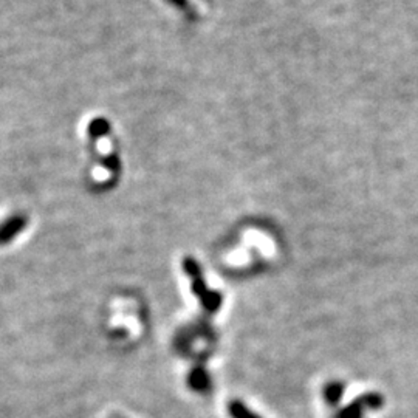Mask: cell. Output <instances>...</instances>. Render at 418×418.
I'll return each mask as SVG.
<instances>
[{"label":"cell","mask_w":418,"mask_h":418,"mask_svg":"<svg viewBox=\"0 0 418 418\" xmlns=\"http://www.w3.org/2000/svg\"><path fill=\"white\" fill-rule=\"evenodd\" d=\"M183 268H184V271H186L188 278L191 279L194 294L198 299H200L203 307L211 313L217 312L218 307L222 305V296L217 291L208 290L207 282H204V279H203L200 265H198L193 257H186L183 262Z\"/></svg>","instance_id":"1"},{"label":"cell","mask_w":418,"mask_h":418,"mask_svg":"<svg viewBox=\"0 0 418 418\" xmlns=\"http://www.w3.org/2000/svg\"><path fill=\"white\" fill-rule=\"evenodd\" d=\"M383 404V399L378 394H367L356 400L352 406L346 408L338 418H361L366 409H376Z\"/></svg>","instance_id":"2"},{"label":"cell","mask_w":418,"mask_h":418,"mask_svg":"<svg viewBox=\"0 0 418 418\" xmlns=\"http://www.w3.org/2000/svg\"><path fill=\"white\" fill-rule=\"evenodd\" d=\"M26 226L25 216H13L8 220L0 225V245L10 243L13 239L19 236Z\"/></svg>","instance_id":"3"},{"label":"cell","mask_w":418,"mask_h":418,"mask_svg":"<svg viewBox=\"0 0 418 418\" xmlns=\"http://www.w3.org/2000/svg\"><path fill=\"white\" fill-rule=\"evenodd\" d=\"M188 385L191 389L195 390V392L204 394L211 390V378L203 367H195L188 376Z\"/></svg>","instance_id":"4"},{"label":"cell","mask_w":418,"mask_h":418,"mask_svg":"<svg viewBox=\"0 0 418 418\" xmlns=\"http://www.w3.org/2000/svg\"><path fill=\"white\" fill-rule=\"evenodd\" d=\"M228 409L232 418H260L257 414L246 408L242 401H231Z\"/></svg>","instance_id":"5"},{"label":"cell","mask_w":418,"mask_h":418,"mask_svg":"<svg viewBox=\"0 0 418 418\" xmlns=\"http://www.w3.org/2000/svg\"><path fill=\"white\" fill-rule=\"evenodd\" d=\"M342 394H344V386L341 385V383H330V385H327L324 389V396L325 400L330 404H337Z\"/></svg>","instance_id":"6"},{"label":"cell","mask_w":418,"mask_h":418,"mask_svg":"<svg viewBox=\"0 0 418 418\" xmlns=\"http://www.w3.org/2000/svg\"><path fill=\"white\" fill-rule=\"evenodd\" d=\"M112 418H122V417H120V415H115V417H112Z\"/></svg>","instance_id":"7"}]
</instances>
